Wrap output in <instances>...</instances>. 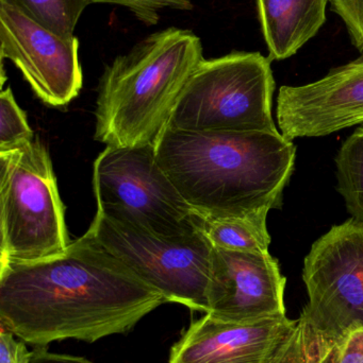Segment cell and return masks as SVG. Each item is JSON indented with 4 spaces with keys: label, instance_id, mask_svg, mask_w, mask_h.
<instances>
[{
    "label": "cell",
    "instance_id": "obj_20",
    "mask_svg": "<svg viewBox=\"0 0 363 363\" xmlns=\"http://www.w3.org/2000/svg\"><path fill=\"white\" fill-rule=\"evenodd\" d=\"M320 363H363V328L347 333Z\"/></svg>",
    "mask_w": 363,
    "mask_h": 363
},
{
    "label": "cell",
    "instance_id": "obj_10",
    "mask_svg": "<svg viewBox=\"0 0 363 363\" xmlns=\"http://www.w3.org/2000/svg\"><path fill=\"white\" fill-rule=\"evenodd\" d=\"M287 279L278 260L266 253L213 252L209 315L222 321L255 323L287 315Z\"/></svg>",
    "mask_w": 363,
    "mask_h": 363
},
{
    "label": "cell",
    "instance_id": "obj_16",
    "mask_svg": "<svg viewBox=\"0 0 363 363\" xmlns=\"http://www.w3.org/2000/svg\"><path fill=\"white\" fill-rule=\"evenodd\" d=\"M12 4L32 21L59 34L75 38L81 15L90 6L87 0H0Z\"/></svg>",
    "mask_w": 363,
    "mask_h": 363
},
{
    "label": "cell",
    "instance_id": "obj_12",
    "mask_svg": "<svg viewBox=\"0 0 363 363\" xmlns=\"http://www.w3.org/2000/svg\"><path fill=\"white\" fill-rule=\"evenodd\" d=\"M296 325L287 315L234 323L205 313L173 345L168 363H276Z\"/></svg>",
    "mask_w": 363,
    "mask_h": 363
},
{
    "label": "cell",
    "instance_id": "obj_9",
    "mask_svg": "<svg viewBox=\"0 0 363 363\" xmlns=\"http://www.w3.org/2000/svg\"><path fill=\"white\" fill-rule=\"evenodd\" d=\"M1 59L12 62L45 104L64 106L80 93L82 68L79 40L62 38L0 1Z\"/></svg>",
    "mask_w": 363,
    "mask_h": 363
},
{
    "label": "cell",
    "instance_id": "obj_15",
    "mask_svg": "<svg viewBox=\"0 0 363 363\" xmlns=\"http://www.w3.org/2000/svg\"><path fill=\"white\" fill-rule=\"evenodd\" d=\"M337 190L347 211L363 224V127L345 140L336 157Z\"/></svg>",
    "mask_w": 363,
    "mask_h": 363
},
{
    "label": "cell",
    "instance_id": "obj_17",
    "mask_svg": "<svg viewBox=\"0 0 363 363\" xmlns=\"http://www.w3.org/2000/svg\"><path fill=\"white\" fill-rule=\"evenodd\" d=\"M34 140L26 113L15 101L10 87L0 94V153L16 150Z\"/></svg>",
    "mask_w": 363,
    "mask_h": 363
},
{
    "label": "cell",
    "instance_id": "obj_21",
    "mask_svg": "<svg viewBox=\"0 0 363 363\" xmlns=\"http://www.w3.org/2000/svg\"><path fill=\"white\" fill-rule=\"evenodd\" d=\"M15 335L1 325L0 328V363H30L31 352L25 341L16 340Z\"/></svg>",
    "mask_w": 363,
    "mask_h": 363
},
{
    "label": "cell",
    "instance_id": "obj_19",
    "mask_svg": "<svg viewBox=\"0 0 363 363\" xmlns=\"http://www.w3.org/2000/svg\"><path fill=\"white\" fill-rule=\"evenodd\" d=\"M330 4L345 23L352 44L363 55V0H330Z\"/></svg>",
    "mask_w": 363,
    "mask_h": 363
},
{
    "label": "cell",
    "instance_id": "obj_6",
    "mask_svg": "<svg viewBox=\"0 0 363 363\" xmlns=\"http://www.w3.org/2000/svg\"><path fill=\"white\" fill-rule=\"evenodd\" d=\"M70 237L53 162L38 138L0 153V262H36L66 251Z\"/></svg>",
    "mask_w": 363,
    "mask_h": 363
},
{
    "label": "cell",
    "instance_id": "obj_5",
    "mask_svg": "<svg viewBox=\"0 0 363 363\" xmlns=\"http://www.w3.org/2000/svg\"><path fill=\"white\" fill-rule=\"evenodd\" d=\"M260 52L202 60L179 96L166 127L188 132H279L272 116L276 84Z\"/></svg>",
    "mask_w": 363,
    "mask_h": 363
},
{
    "label": "cell",
    "instance_id": "obj_14",
    "mask_svg": "<svg viewBox=\"0 0 363 363\" xmlns=\"http://www.w3.org/2000/svg\"><path fill=\"white\" fill-rule=\"evenodd\" d=\"M270 211L266 207L244 217L202 218V230L215 249L266 253L272 240L266 226Z\"/></svg>",
    "mask_w": 363,
    "mask_h": 363
},
{
    "label": "cell",
    "instance_id": "obj_7",
    "mask_svg": "<svg viewBox=\"0 0 363 363\" xmlns=\"http://www.w3.org/2000/svg\"><path fill=\"white\" fill-rule=\"evenodd\" d=\"M97 213L156 236L179 238L202 230L191 208L156 159L155 144L107 148L94 162Z\"/></svg>",
    "mask_w": 363,
    "mask_h": 363
},
{
    "label": "cell",
    "instance_id": "obj_18",
    "mask_svg": "<svg viewBox=\"0 0 363 363\" xmlns=\"http://www.w3.org/2000/svg\"><path fill=\"white\" fill-rule=\"evenodd\" d=\"M90 4H110L128 9L141 23L147 26L159 21L160 11L164 9L190 11L193 9L192 0H87Z\"/></svg>",
    "mask_w": 363,
    "mask_h": 363
},
{
    "label": "cell",
    "instance_id": "obj_8",
    "mask_svg": "<svg viewBox=\"0 0 363 363\" xmlns=\"http://www.w3.org/2000/svg\"><path fill=\"white\" fill-rule=\"evenodd\" d=\"M87 233L166 302L208 313L215 247L204 230L164 238L97 213Z\"/></svg>",
    "mask_w": 363,
    "mask_h": 363
},
{
    "label": "cell",
    "instance_id": "obj_11",
    "mask_svg": "<svg viewBox=\"0 0 363 363\" xmlns=\"http://www.w3.org/2000/svg\"><path fill=\"white\" fill-rule=\"evenodd\" d=\"M277 123L288 140L322 138L363 123V55L308 84L279 89Z\"/></svg>",
    "mask_w": 363,
    "mask_h": 363
},
{
    "label": "cell",
    "instance_id": "obj_4",
    "mask_svg": "<svg viewBox=\"0 0 363 363\" xmlns=\"http://www.w3.org/2000/svg\"><path fill=\"white\" fill-rule=\"evenodd\" d=\"M308 302L276 363H320L347 333L363 328V224L334 225L303 267Z\"/></svg>",
    "mask_w": 363,
    "mask_h": 363
},
{
    "label": "cell",
    "instance_id": "obj_13",
    "mask_svg": "<svg viewBox=\"0 0 363 363\" xmlns=\"http://www.w3.org/2000/svg\"><path fill=\"white\" fill-rule=\"evenodd\" d=\"M330 0H257L258 15L271 61L296 55L326 21Z\"/></svg>",
    "mask_w": 363,
    "mask_h": 363
},
{
    "label": "cell",
    "instance_id": "obj_1",
    "mask_svg": "<svg viewBox=\"0 0 363 363\" xmlns=\"http://www.w3.org/2000/svg\"><path fill=\"white\" fill-rule=\"evenodd\" d=\"M164 303L87 233L58 255L0 262L1 325L36 347L126 334Z\"/></svg>",
    "mask_w": 363,
    "mask_h": 363
},
{
    "label": "cell",
    "instance_id": "obj_3",
    "mask_svg": "<svg viewBox=\"0 0 363 363\" xmlns=\"http://www.w3.org/2000/svg\"><path fill=\"white\" fill-rule=\"evenodd\" d=\"M204 60L189 30H160L107 66L98 86L95 140L112 147L155 144L181 91Z\"/></svg>",
    "mask_w": 363,
    "mask_h": 363
},
{
    "label": "cell",
    "instance_id": "obj_2",
    "mask_svg": "<svg viewBox=\"0 0 363 363\" xmlns=\"http://www.w3.org/2000/svg\"><path fill=\"white\" fill-rule=\"evenodd\" d=\"M155 149L160 167L204 219L279 208L296 168L293 140L281 132H188L166 127Z\"/></svg>",
    "mask_w": 363,
    "mask_h": 363
},
{
    "label": "cell",
    "instance_id": "obj_22",
    "mask_svg": "<svg viewBox=\"0 0 363 363\" xmlns=\"http://www.w3.org/2000/svg\"><path fill=\"white\" fill-rule=\"evenodd\" d=\"M30 363H93L82 357L76 356L61 355L50 353L45 347H36L31 352Z\"/></svg>",
    "mask_w": 363,
    "mask_h": 363
}]
</instances>
